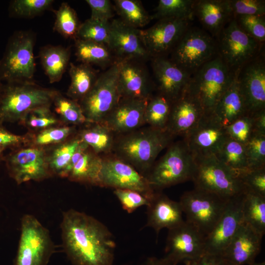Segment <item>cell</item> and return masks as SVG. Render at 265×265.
Instances as JSON below:
<instances>
[{
  "label": "cell",
  "instance_id": "1",
  "mask_svg": "<svg viewBox=\"0 0 265 265\" xmlns=\"http://www.w3.org/2000/svg\"><path fill=\"white\" fill-rule=\"evenodd\" d=\"M64 251L74 265H113L116 243L103 223L84 212H64L60 224Z\"/></svg>",
  "mask_w": 265,
  "mask_h": 265
},
{
  "label": "cell",
  "instance_id": "2",
  "mask_svg": "<svg viewBox=\"0 0 265 265\" xmlns=\"http://www.w3.org/2000/svg\"><path fill=\"white\" fill-rule=\"evenodd\" d=\"M174 137L166 130L144 126L117 135L112 154L145 177L159 153Z\"/></svg>",
  "mask_w": 265,
  "mask_h": 265
},
{
  "label": "cell",
  "instance_id": "3",
  "mask_svg": "<svg viewBox=\"0 0 265 265\" xmlns=\"http://www.w3.org/2000/svg\"><path fill=\"white\" fill-rule=\"evenodd\" d=\"M59 91L34 81L4 83L0 95V123H19L29 111L51 107Z\"/></svg>",
  "mask_w": 265,
  "mask_h": 265
},
{
  "label": "cell",
  "instance_id": "4",
  "mask_svg": "<svg viewBox=\"0 0 265 265\" xmlns=\"http://www.w3.org/2000/svg\"><path fill=\"white\" fill-rule=\"evenodd\" d=\"M236 72L218 55L191 75L187 89L200 103L204 115L212 114L216 105L233 82Z\"/></svg>",
  "mask_w": 265,
  "mask_h": 265
},
{
  "label": "cell",
  "instance_id": "5",
  "mask_svg": "<svg viewBox=\"0 0 265 265\" xmlns=\"http://www.w3.org/2000/svg\"><path fill=\"white\" fill-rule=\"evenodd\" d=\"M164 155L155 161L145 177L157 191L188 181H191L194 159L183 139L171 143Z\"/></svg>",
  "mask_w": 265,
  "mask_h": 265
},
{
  "label": "cell",
  "instance_id": "6",
  "mask_svg": "<svg viewBox=\"0 0 265 265\" xmlns=\"http://www.w3.org/2000/svg\"><path fill=\"white\" fill-rule=\"evenodd\" d=\"M35 34L19 30L9 38L0 60V79L5 83L33 81L35 72Z\"/></svg>",
  "mask_w": 265,
  "mask_h": 265
},
{
  "label": "cell",
  "instance_id": "7",
  "mask_svg": "<svg viewBox=\"0 0 265 265\" xmlns=\"http://www.w3.org/2000/svg\"><path fill=\"white\" fill-rule=\"evenodd\" d=\"M194 188L231 198L245 192L239 178L214 155H193Z\"/></svg>",
  "mask_w": 265,
  "mask_h": 265
},
{
  "label": "cell",
  "instance_id": "8",
  "mask_svg": "<svg viewBox=\"0 0 265 265\" xmlns=\"http://www.w3.org/2000/svg\"><path fill=\"white\" fill-rule=\"evenodd\" d=\"M54 251L49 230L33 215L25 214L13 265H48Z\"/></svg>",
  "mask_w": 265,
  "mask_h": 265
},
{
  "label": "cell",
  "instance_id": "9",
  "mask_svg": "<svg viewBox=\"0 0 265 265\" xmlns=\"http://www.w3.org/2000/svg\"><path fill=\"white\" fill-rule=\"evenodd\" d=\"M230 199L194 188L185 192L179 202L186 221L206 238L221 217Z\"/></svg>",
  "mask_w": 265,
  "mask_h": 265
},
{
  "label": "cell",
  "instance_id": "10",
  "mask_svg": "<svg viewBox=\"0 0 265 265\" xmlns=\"http://www.w3.org/2000/svg\"><path fill=\"white\" fill-rule=\"evenodd\" d=\"M170 54V59L191 75L218 55L216 39L203 29L191 26Z\"/></svg>",
  "mask_w": 265,
  "mask_h": 265
},
{
  "label": "cell",
  "instance_id": "11",
  "mask_svg": "<svg viewBox=\"0 0 265 265\" xmlns=\"http://www.w3.org/2000/svg\"><path fill=\"white\" fill-rule=\"evenodd\" d=\"M218 54L234 72L264 52L261 43L243 31L232 19L215 38Z\"/></svg>",
  "mask_w": 265,
  "mask_h": 265
},
{
  "label": "cell",
  "instance_id": "12",
  "mask_svg": "<svg viewBox=\"0 0 265 265\" xmlns=\"http://www.w3.org/2000/svg\"><path fill=\"white\" fill-rule=\"evenodd\" d=\"M117 62L100 74L90 92L79 103L87 122L102 123L120 99Z\"/></svg>",
  "mask_w": 265,
  "mask_h": 265
},
{
  "label": "cell",
  "instance_id": "13",
  "mask_svg": "<svg viewBox=\"0 0 265 265\" xmlns=\"http://www.w3.org/2000/svg\"><path fill=\"white\" fill-rule=\"evenodd\" d=\"M3 161L9 176L17 185L53 177L45 147L25 144L10 150Z\"/></svg>",
  "mask_w": 265,
  "mask_h": 265
},
{
  "label": "cell",
  "instance_id": "14",
  "mask_svg": "<svg viewBox=\"0 0 265 265\" xmlns=\"http://www.w3.org/2000/svg\"><path fill=\"white\" fill-rule=\"evenodd\" d=\"M100 187L132 190L150 199L157 191L143 175L113 154L102 157Z\"/></svg>",
  "mask_w": 265,
  "mask_h": 265
},
{
  "label": "cell",
  "instance_id": "15",
  "mask_svg": "<svg viewBox=\"0 0 265 265\" xmlns=\"http://www.w3.org/2000/svg\"><path fill=\"white\" fill-rule=\"evenodd\" d=\"M191 22L185 19L164 18L158 20L147 29H141L142 39L151 59L170 53L191 26Z\"/></svg>",
  "mask_w": 265,
  "mask_h": 265
},
{
  "label": "cell",
  "instance_id": "16",
  "mask_svg": "<svg viewBox=\"0 0 265 265\" xmlns=\"http://www.w3.org/2000/svg\"><path fill=\"white\" fill-rule=\"evenodd\" d=\"M205 237L186 221L168 229L164 258L173 265L193 260L205 253Z\"/></svg>",
  "mask_w": 265,
  "mask_h": 265
},
{
  "label": "cell",
  "instance_id": "17",
  "mask_svg": "<svg viewBox=\"0 0 265 265\" xmlns=\"http://www.w3.org/2000/svg\"><path fill=\"white\" fill-rule=\"evenodd\" d=\"M237 79L249 114L265 109V51L237 71Z\"/></svg>",
  "mask_w": 265,
  "mask_h": 265
},
{
  "label": "cell",
  "instance_id": "18",
  "mask_svg": "<svg viewBox=\"0 0 265 265\" xmlns=\"http://www.w3.org/2000/svg\"><path fill=\"white\" fill-rule=\"evenodd\" d=\"M244 192L229 200L221 217L205 238V252L221 255L230 242L242 223Z\"/></svg>",
  "mask_w": 265,
  "mask_h": 265
},
{
  "label": "cell",
  "instance_id": "19",
  "mask_svg": "<svg viewBox=\"0 0 265 265\" xmlns=\"http://www.w3.org/2000/svg\"><path fill=\"white\" fill-rule=\"evenodd\" d=\"M141 29L131 27L119 19L110 22L108 47L116 61L151 58L143 42Z\"/></svg>",
  "mask_w": 265,
  "mask_h": 265
},
{
  "label": "cell",
  "instance_id": "20",
  "mask_svg": "<svg viewBox=\"0 0 265 265\" xmlns=\"http://www.w3.org/2000/svg\"><path fill=\"white\" fill-rule=\"evenodd\" d=\"M151 60L157 94L174 102L186 90L191 75L167 56L154 57Z\"/></svg>",
  "mask_w": 265,
  "mask_h": 265
},
{
  "label": "cell",
  "instance_id": "21",
  "mask_svg": "<svg viewBox=\"0 0 265 265\" xmlns=\"http://www.w3.org/2000/svg\"><path fill=\"white\" fill-rule=\"evenodd\" d=\"M138 60L117 61L120 98L148 100L155 89L147 68Z\"/></svg>",
  "mask_w": 265,
  "mask_h": 265
},
{
  "label": "cell",
  "instance_id": "22",
  "mask_svg": "<svg viewBox=\"0 0 265 265\" xmlns=\"http://www.w3.org/2000/svg\"><path fill=\"white\" fill-rule=\"evenodd\" d=\"M228 137L225 128L210 115H204L183 140L193 155H215Z\"/></svg>",
  "mask_w": 265,
  "mask_h": 265
},
{
  "label": "cell",
  "instance_id": "23",
  "mask_svg": "<svg viewBox=\"0 0 265 265\" xmlns=\"http://www.w3.org/2000/svg\"><path fill=\"white\" fill-rule=\"evenodd\" d=\"M204 115L200 103L186 89L172 102L166 130L174 137H184L196 126Z\"/></svg>",
  "mask_w": 265,
  "mask_h": 265
},
{
  "label": "cell",
  "instance_id": "24",
  "mask_svg": "<svg viewBox=\"0 0 265 265\" xmlns=\"http://www.w3.org/2000/svg\"><path fill=\"white\" fill-rule=\"evenodd\" d=\"M102 164V157L81 141L67 168L65 178L100 187Z\"/></svg>",
  "mask_w": 265,
  "mask_h": 265
},
{
  "label": "cell",
  "instance_id": "25",
  "mask_svg": "<svg viewBox=\"0 0 265 265\" xmlns=\"http://www.w3.org/2000/svg\"><path fill=\"white\" fill-rule=\"evenodd\" d=\"M148 100L120 98L102 122L117 135L145 125L144 112Z\"/></svg>",
  "mask_w": 265,
  "mask_h": 265
},
{
  "label": "cell",
  "instance_id": "26",
  "mask_svg": "<svg viewBox=\"0 0 265 265\" xmlns=\"http://www.w3.org/2000/svg\"><path fill=\"white\" fill-rule=\"evenodd\" d=\"M263 237L242 222L221 255L230 265H251L261 250Z\"/></svg>",
  "mask_w": 265,
  "mask_h": 265
},
{
  "label": "cell",
  "instance_id": "27",
  "mask_svg": "<svg viewBox=\"0 0 265 265\" xmlns=\"http://www.w3.org/2000/svg\"><path fill=\"white\" fill-rule=\"evenodd\" d=\"M147 207L146 226L153 228L157 235L161 229H170L184 221L179 202L171 199L161 191L155 192Z\"/></svg>",
  "mask_w": 265,
  "mask_h": 265
},
{
  "label": "cell",
  "instance_id": "28",
  "mask_svg": "<svg viewBox=\"0 0 265 265\" xmlns=\"http://www.w3.org/2000/svg\"><path fill=\"white\" fill-rule=\"evenodd\" d=\"M194 15L215 39L233 19L227 0H195Z\"/></svg>",
  "mask_w": 265,
  "mask_h": 265
},
{
  "label": "cell",
  "instance_id": "29",
  "mask_svg": "<svg viewBox=\"0 0 265 265\" xmlns=\"http://www.w3.org/2000/svg\"><path fill=\"white\" fill-rule=\"evenodd\" d=\"M249 114L244 96L236 77L216 105L212 114L224 127L236 119Z\"/></svg>",
  "mask_w": 265,
  "mask_h": 265
},
{
  "label": "cell",
  "instance_id": "30",
  "mask_svg": "<svg viewBox=\"0 0 265 265\" xmlns=\"http://www.w3.org/2000/svg\"><path fill=\"white\" fill-rule=\"evenodd\" d=\"M77 134L102 157L112 154L117 134L103 123L86 122L78 127Z\"/></svg>",
  "mask_w": 265,
  "mask_h": 265
},
{
  "label": "cell",
  "instance_id": "31",
  "mask_svg": "<svg viewBox=\"0 0 265 265\" xmlns=\"http://www.w3.org/2000/svg\"><path fill=\"white\" fill-rule=\"evenodd\" d=\"M71 51L61 45H48L42 47L39 58L51 83L59 81L70 63Z\"/></svg>",
  "mask_w": 265,
  "mask_h": 265
},
{
  "label": "cell",
  "instance_id": "32",
  "mask_svg": "<svg viewBox=\"0 0 265 265\" xmlns=\"http://www.w3.org/2000/svg\"><path fill=\"white\" fill-rule=\"evenodd\" d=\"M69 66L71 82L66 95L79 103L91 90L99 74L92 66L86 64L70 63Z\"/></svg>",
  "mask_w": 265,
  "mask_h": 265
},
{
  "label": "cell",
  "instance_id": "33",
  "mask_svg": "<svg viewBox=\"0 0 265 265\" xmlns=\"http://www.w3.org/2000/svg\"><path fill=\"white\" fill-rule=\"evenodd\" d=\"M81 140L77 133L65 141L45 147L53 177L65 178L67 168Z\"/></svg>",
  "mask_w": 265,
  "mask_h": 265
},
{
  "label": "cell",
  "instance_id": "34",
  "mask_svg": "<svg viewBox=\"0 0 265 265\" xmlns=\"http://www.w3.org/2000/svg\"><path fill=\"white\" fill-rule=\"evenodd\" d=\"M75 49L76 58L81 63L104 68L117 62L109 48L103 44L76 39Z\"/></svg>",
  "mask_w": 265,
  "mask_h": 265
},
{
  "label": "cell",
  "instance_id": "35",
  "mask_svg": "<svg viewBox=\"0 0 265 265\" xmlns=\"http://www.w3.org/2000/svg\"><path fill=\"white\" fill-rule=\"evenodd\" d=\"M242 213V222L264 236L265 233V197L245 191Z\"/></svg>",
  "mask_w": 265,
  "mask_h": 265
},
{
  "label": "cell",
  "instance_id": "36",
  "mask_svg": "<svg viewBox=\"0 0 265 265\" xmlns=\"http://www.w3.org/2000/svg\"><path fill=\"white\" fill-rule=\"evenodd\" d=\"M215 156L238 177L248 170L245 145L229 137Z\"/></svg>",
  "mask_w": 265,
  "mask_h": 265
},
{
  "label": "cell",
  "instance_id": "37",
  "mask_svg": "<svg viewBox=\"0 0 265 265\" xmlns=\"http://www.w3.org/2000/svg\"><path fill=\"white\" fill-rule=\"evenodd\" d=\"M114 3L119 19L131 27L141 29L153 19L140 0H115Z\"/></svg>",
  "mask_w": 265,
  "mask_h": 265
},
{
  "label": "cell",
  "instance_id": "38",
  "mask_svg": "<svg viewBox=\"0 0 265 265\" xmlns=\"http://www.w3.org/2000/svg\"><path fill=\"white\" fill-rule=\"evenodd\" d=\"M78 127L60 125L34 132L26 133L28 144L42 147L50 146L66 141L76 134Z\"/></svg>",
  "mask_w": 265,
  "mask_h": 265
},
{
  "label": "cell",
  "instance_id": "39",
  "mask_svg": "<svg viewBox=\"0 0 265 265\" xmlns=\"http://www.w3.org/2000/svg\"><path fill=\"white\" fill-rule=\"evenodd\" d=\"M172 102L157 94L148 100L144 112L145 125L161 130H166Z\"/></svg>",
  "mask_w": 265,
  "mask_h": 265
},
{
  "label": "cell",
  "instance_id": "40",
  "mask_svg": "<svg viewBox=\"0 0 265 265\" xmlns=\"http://www.w3.org/2000/svg\"><path fill=\"white\" fill-rule=\"evenodd\" d=\"M53 105L54 113L62 125L78 127L87 122L79 103L63 96L60 92L55 97Z\"/></svg>",
  "mask_w": 265,
  "mask_h": 265
},
{
  "label": "cell",
  "instance_id": "41",
  "mask_svg": "<svg viewBox=\"0 0 265 265\" xmlns=\"http://www.w3.org/2000/svg\"><path fill=\"white\" fill-rule=\"evenodd\" d=\"M53 12V30L65 38L76 40L81 23L75 10L68 3L62 2Z\"/></svg>",
  "mask_w": 265,
  "mask_h": 265
},
{
  "label": "cell",
  "instance_id": "42",
  "mask_svg": "<svg viewBox=\"0 0 265 265\" xmlns=\"http://www.w3.org/2000/svg\"><path fill=\"white\" fill-rule=\"evenodd\" d=\"M195 0H159L152 19H185L192 21L194 17Z\"/></svg>",
  "mask_w": 265,
  "mask_h": 265
},
{
  "label": "cell",
  "instance_id": "43",
  "mask_svg": "<svg viewBox=\"0 0 265 265\" xmlns=\"http://www.w3.org/2000/svg\"><path fill=\"white\" fill-rule=\"evenodd\" d=\"M27 132H34L46 128L62 125L51 107H38L28 111L19 122Z\"/></svg>",
  "mask_w": 265,
  "mask_h": 265
},
{
  "label": "cell",
  "instance_id": "44",
  "mask_svg": "<svg viewBox=\"0 0 265 265\" xmlns=\"http://www.w3.org/2000/svg\"><path fill=\"white\" fill-rule=\"evenodd\" d=\"M110 26V21H103L90 18L81 23L77 39L108 47Z\"/></svg>",
  "mask_w": 265,
  "mask_h": 265
},
{
  "label": "cell",
  "instance_id": "45",
  "mask_svg": "<svg viewBox=\"0 0 265 265\" xmlns=\"http://www.w3.org/2000/svg\"><path fill=\"white\" fill-rule=\"evenodd\" d=\"M54 2L53 0H14L10 1L9 15L21 18H33L50 10Z\"/></svg>",
  "mask_w": 265,
  "mask_h": 265
},
{
  "label": "cell",
  "instance_id": "46",
  "mask_svg": "<svg viewBox=\"0 0 265 265\" xmlns=\"http://www.w3.org/2000/svg\"><path fill=\"white\" fill-rule=\"evenodd\" d=\"M245 149L248 169L265 167V134L254 132Z\"/></svg>",
  "mask_w": 265,
  "mask_h": 265
},
{
  "label": "cell",
  "instance_id": "47",
  "mask_svg": "<svg viewBox=\"0 0 265 265\" xmlns=\"http://www.w3.org/2000/svg\"><path fill=\"white\" fill-rule=\"evenodd\" d=\"M239 27L257 41L265 42V15H243L234 18Z\"/></svg>",
  "mask_w": 265,
  "mask_h": 265
},
{
  "label": "cell",
  "instance_id": "48",
  "mask_svg": "<svg viewBox=\"0 0 265 265\" xmlns=\"http://www.w3.org/2000/svg\"><path fill=\"white\" fill-rule=\"evenodd\" d=\"M224 128L228 137L245 145L254 133L252 116H242Z\"/></svg>",
  "mask_w": 265,
  "mask_h": 265
},
{
  "label": "cell",
  "instance_id": "49",
  "mask_svg": "<svg viewBox=\"0 0 265 265\" xmlns=\"http://www.w3.org/2000/svg\"><path fill=\"white\" fill-rule=\"evenodd\" d=\"M233 19L238 16L265 15V0H227Z\"/></svg>",
  "mask_w": 265,
  "mask_h": 265
},
{
  "label": "cell",
  "instance_id": "50",
  "mask_svg": "<svg viewBox=\"0 0 265 265\" xmlns=\"http://www.w3.org/2000/svg\"><path fill=\"white\" fill-rule=\"evenodd\" d=\"M238 178L245 191L265 197V167L248 169L240 174Z\"/></svg>",
  "mask_w": 265,
  "mask_h": 265
},
{
  "label": "cell",
  "instance_id": "51",
  "mask_svg": "<svg viewBox=\"0 0 265 265\" xmlns=\"http://www.w3.org/2000/svg\"><path fill=\"white\" fill-rule=\"evenodd\" d=\"M113 193L123 209L129 213L142 206H147L151 200L142 194L132 190L115 189Z\"/></svg>",
  "mask_w": 265,
  "mask_h": 265
},
{
  "label": "cell",
  "instance_id": "52",
  "mask_svg": "<svg viewBox=\"0 0 265 265\" xmlns=\"http://www.w3.org/2000/svg\"><path fill=\"white\" fill-rule=\"evenodd\" d=\"M91 11V18L109 21L114 15V8L109 0H86Z\"/></svg>",
  "mask_w": 265,
  "mask_h": 265
},
{
  "label": "cell",
  "instance_id": "53",
  "mask_svg": "<svg viewBox=\"0 0 265 265\" xmlns=\"http://www.w3.org/2000/svg\"><path fill=\"white\" fill-rule=\"evenodd\" d=\"M0 123V146L5 149L12 150L27 144L28 138L26 134H16L8 130Z\"/></svg>",
  "mask_w": 265,
  "mask_h": 265
},
{
  "label": "cell",
  "instance_id": "54",
  "mask_svg": "<svg viewBox=\"0 0 265 265\" xmlns=\"http://www.w3.org/2000/svg\"><path fill=\"white\" fill-rule=\"evenodd\" d=\"M184 263L186 265H230L221 255L207 252L197 259Z\"/></svg>",
  "mask_w": 265,
  "mask_h": 265
},
{
  "label": "cell",
  "instance_id": "55",
  "mask_svg": "<svg viewBox=\"0 0 265 265\" xmlns=\"http://www.w3.org/2000/svg\"><path fill=\"white\" fill-rule=\"evenodd\" d=\"M254 132L265 134V109L251 115Z\"/></svg>",
  "mask_w": 265,
  "mask_h": 265
},
{
  "label": "cell",
  "instance_id": "56",
  "mask_svg": "<svg viewBox=\"0 0 265 265\" xmlns=\"http://www.w3.org/2000/svg\"><path fill=\"white\" fill-rule=\"evenodd\" d=\"M142 265H173L164 257L158 258L151 257L147 259L145 263Z\"/></svg>",
  "mask_w": 265,
  "mask_h": 265
},
{
  "label": "cell",
  "instance_id": "57",
  "mask_svg": "<svg viewBox=\"0 0 265 265\" xmlns=\"http://www.w3.org/2000/svg\"><path fill=\"white\" fill-rule=\"evenodd\" d=\"M6 149L0 146V162L3 161L4 158V151Z\"/></svg>",
  "mask_w": 265,
  "mask_h": 265
},
{
  "label": "cell",
  "instance_id": "58",
  "mask_svg": "<svg viewBox=\"0 0 265 265\" xmlns=\"http://www.w3.org/2000/svg\"><path fill=\"white\" fill-rule=\"evenodd\" d=\"M3 86V83L0 79V95L1 94Z\"/></svg>",
  "mask_w": 265,
  "mask_h": 265
},
{
  "label": "cell",
  "instance_id": "59",
  "mask_svg": "<svg viewBox=\"0 0 265 265\" xmlns=\"http://www.w3.org/2000/svg\"><path fill=\"white\" fill-rule=\"evenodd\" d=\"M251 265H265V262H262V263H255L254 262L253 264H252Z\"/></svg>",
  "mask_w": 265,
  "mask_h": 265
}]
</instances>
